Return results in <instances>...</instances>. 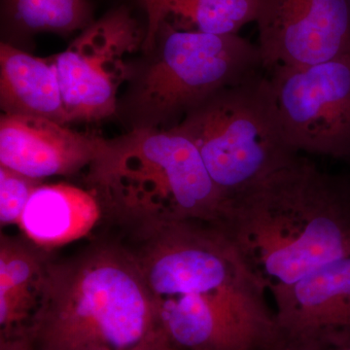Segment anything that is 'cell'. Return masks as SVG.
I'll return each instance as SVG.
<instances>
[{
	"label": "cell",
	"mask_w": 350,
	"mask_h": 350,
	"mask_svg": "<svg viewBox=\"0 0 350 350\" xmlns=\"http://www.w3.org/2000/svg\"><path fill=\"white\" fill-rule=\"evenodd\" d=\"M137 262L159 323L180 350H271L275 313L222 226L200 221L133 228Z\"/></svg>",
	"instance_id": "obj_1"
},
{
	"label": "cell",
	"mask_w": 350,
	"mask_h": 350,
	"mask_svg": "<svg viewBox=\"0 0 350 350\" xmlns=\"http://www.w3.org/2000/svg\"><path fill=\"white\" fill-rule=\"evenodd\" d=\"M221 226L275 295L350 255V178L326 174L299 154L234 198Z\"/></svg>",
	"instance_id": "obj_2"
},
{
	"label": "cell",
	"mask_w": 350,
	"mask_h": 350,
	"mask_svg": "<svg viewBox=\"0 0 350 350\" xmlns=\"http://www.w3.org/2000/svg\"><path fill=\"white\" fill-rule=\"evenodd\" d=\"M158 327L131 253L101 243L49 262L42 304L25 336L38 350H129Z\"/></svg>",
	"instance_id": "obj_3"
},
{
	"label": "cell",
	"mask_w": 350,
	"mask_h": 350,
	"mask_svg": "<svg viewBox=\"0 0 350 350\" xmlns=\"http://www.w3.org/2000/svg\"><path fill=\"white\" fill-rule=\"evenodd\" d=\"M89 178L100 204L131 228L183 221L222 225L231 207L197 147L174 126L137 129L107 142Z\"/></svg>",
	"instance_id": "obj_4"
},
{
	"label": "cell",
	"mask_w": 350,
	"mask_h": 350,
	"mask_svg": "<svg viewBox=\"0 0 350 350\" xmlns=\"http://www.w3.org/2000/svg\"><path fill=\"white\" fill-rule=\"evenodd\" d=\"M174 128L195 144L231 202L299 155L283 135L269 77L260 72L213 94Z\"/></svg>",
	"instance_id": "obj_5"
},
{
	"label": "cell",
	"mask_w": 350,
	"mask_h": 350,
	"mask_svg": "<svg viewBox=\"0 0 350 350\" xmlns=\"http://www.w3.org/2000/svg\"><path fill=\"white\" fill-rule=\"evenodd\" d=\"M262 68L258 46L239 34L165 31L155 62L138 86V110L155 121L186 114L225 88Z\"/></svg>",
	"instance_id": "obj_6"
},
{
	"label": "cell",
	"mask_w": 350,
	"mask_h": 350,
	"mask_svg": "<svg viewBox=\"0 0 350 350\" xmlns=\"http://www.w3.org/2000/svg\"><path fill=\"white\" fill-rule=\"evenodd\" d=\"M268 76L288 145L350 163V57L278 66Z\"/></svg>",
	"instance_id": "obj_7"
},
{
	"label": "cell",
	"mask_w": 350,
	"mask_h": 350,
	"mask_svg": "<svg viewBox=\"0 0 350 350\" xmlns=\"http://www.w3.org/2000/svg\"><path fill=\"white\" fill-rule=\"evenodd\" d=\"M144 41L137 21L120 7L54 57L68 122L98 121L115 112L119 88L128 77L126 57Z\"/></svg>",
	"instance_id": "obj_8"
},
{
	"label": "cell",
	"mask_w": 350,
	"mask_h": 350,
	"mask_svg": "<svg viewBox=\"0 0 350 350\" xmlns=\"http://www.w3.org/2000/svg\"><path fill=\"white\" fill-rule=\"evenodd\" d=\"M256 23L268 71L350 57L349 0H259Z\"/></svg>",
	"instance_id": "obj_9"
},
{
	"label": "cell",
	"mask_w": 350,
	"mask_h": 350,
	"mask_svg": "<svg viewBox=\"0 0 350 350\" xmlns=\"http://www.w3.org/2000/svg\"><path fill=\"white\" fill-rule=\"evenodd\" d=\"M107 144L41 117L3 114L0 120V165L38 181L91 167Z\"/></svg>",
	"instance_id": "obj_10"
},
{
	"label": "cell",
	"mask_w": 350,
	"mask_h": 350,
	"mask_svg": "<svg viewBox=\"0 0 350 350\" xmlns=\"http://www.w3.org/2000/svg\"><path fill=\"white\" fill-rule=\"evenodd\" d=\"M273 297L282 337L350 327V255L320 267Z\"/></svg>",
	"instance_id": "obj_11"
},
{
	"label": "cell",
	"mask_w": 350,
	"mask_h": 350,
	"mask_svg": "<svg viewBox=\"0 0 350 350\" xmlns=\"http://www.w3.org/2000/svg\"><path fill=\"white\" fill-rule=\"evenodd\" d=\"M98 197L66 183L38 186L19 223L25 239L41 250H51L86 237L100 220Z\"/></svg>",
	"instance_id": "obj_12"
},
{
	"label": "cell",
	"mask_w": 350,
	"mask_h": 350,
	"mask_svg": "<svg viewBox=\"0 0 350 350\" xmlns=\"http://www.w3.org/2000/svg\"><path fill=\"white\" fill-rule=\"evenodd\" d=\"M49 260L27 239H0V338L25 336L42 304Z\"/></svg>",
	"instance_id": "obj_13"
},
{
	"label": "cell",
	"mask_w": 350,
	"mask_h": 350,
	"mask_svg": "<svg viewBox=\"0 0 350 350\" xmlns=\"http://www.w3.org/2000/svg\"><path fill=\"white\" fill-rule=\"evenodd\" d=\"M0 103L4 114L68 122L54 57L40 59L0 46Z\"/></svg>",
	"instance_id": "obj_14"
},
{
	"label": "cell",
	"mask_w": 350,
	"mask_h": 350,
	"mask_svg": "<svg viewBox=\"0 0 350 350\" xmlns=\"http://www.w3.org/2000/svg\"><path fill=\"white\" fill-rule=\"evenodd\" d=\"M259 0H167L165 22L174 16L195 27V31L215 36L238 34L256 22Z\"/></svg>",
	"instance_id": "obj_15"
},
{
	"label": "cell",
	"mask_w": 350,
	"mask_h": 350,
	"mask_svg": "<svg viewBox=\"0 0 350 350\" xmlns=\"http://www.w3.org/2000/svg\"><path fill=\"white\" fill-rule=\"evenodd\" d=\"M14 19L32 31L66 33L83 27L89 10L84 0H7Z\"/></svg>",
	"instance_id": "obj_16"
},
{
	"label": "cell",
	"mask_w": 350,
	"mask_h": 350,
	"mask_svg": "<svg viewBox=\"0 0 350 350\" xmlns=\"http://www.w3.org/2000/svg\"><path fill=\"white\" fill-rule=\"evenodd\" d=\"M38 180L0 165V222L18 225Z\"/></svg>",
	"instance_id": "obj_17"
},
{
	"label": "cell",
	"mask_w": 350,
	"mask_h": 350,
	"mask_svg": "<svg viewBox=\"0 0 350 350\" xmlns=\"http://www.w3.org/2000/svg\"><path fill=\"white\" fill-rule=\"evenodd\" d=\"M147 16V27L142 46L146 50L155 47L157 38L165 23V7L167 0H140Z\"/></svg>",
	"instance_id": "obj_18"
},
{
	"label": "cell",
	"mask_w": 350,
	"mask_h": 350,
	"mask_svg": "<svg viewBox=\"0 0 350 350\" xmlns=\"http://www.w3.org/2000/svg\"><path fill=\"white\" fill-rule=\"evenodd\" d=\"M129 350H180L172 342L169 336L158 327L156 330L149 334L139 344Z\"/></svg>",
	"instance_id": "obj_19"
},
{
	"label": "cell",
	"mask_w": 350,
	"mask_h": 350,
	"mask_svg": "<svg viewBox=\"0 0 350 350\" xmlns=\"http://www.w3.org/2000/svg\"><path fill=\"white\" fill-rule=\"evenodd\" d=\"M0 350H38L25 336L0 338Z\"/></svg>",
	"instance_id": "obj_20"
},
{
	"label": "cell",
	"mask_w": 350,
	"mask_h": 350,
	"mask_svg": "<svg viewBox=\"0 0 350 350\" xmlns=\"http://www.w3.org/2000/svg\"><path fill=\"white\" fill-rule=\"evenodd\" d=\"M349 4H350V0H349Z\"/></svg>",
	"instance_id": "obj_21"
}]
</instances>
